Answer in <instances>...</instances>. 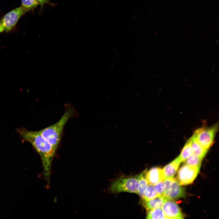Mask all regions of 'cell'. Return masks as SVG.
Wrapping results in <instances>:
<instances>
[{
    "label": "cell",
    "mask_w": 219,
    "mask_h": 219,
    "mask_svg": "<svg viewBox=\"0 0 219 219\" xmlns=\"http://www.w3.org/2000/svg\"><path fill=\"white\" fill-rule=\"evenodd\" d=\"M139 181V174L120 177L112 182L109 190L113 193L126 192L137 194Z\"/></svg>",
    "instance_id": "obj_3"
},
{
    "label": "cell",
    "mask_w": 219,
    "mask_h": 219,
    "mask_svg": "<svg viewBox=\"0 0 219 219\" xmlns=\"http://www.w3.org/2000/svg\"><path fill=\"white\" fill-rule=\"evenodd\" d=\"M147 211V219H166L162 207L152 209Z\"/></svg>",
    "instance_id": "obj_15"
},
{
    "label": "cell",
    "mask_w": 219,
    "mask_h": 219,
    "mask_svg": "<svg viewBox=\"0 0 219 219\" xmlns=\"http://www.w3.org/2000/svg\"><path fill=\"white\" fill-rule=\"evenodd\" d=\"M181 162L178 157L162 169L165 179L173 177Z\"/></svg>",
    "instance_id": "obj_11"
},
{
    "label": "cell",
    "mask_w": 219,
    "mask_h": 219,
    "mask_svg": "<svg viewBox=\"0 0 219 219\" xmlns=\"http://www.w3.org/2000/svg\"><path fill=\"white\" fill-rule=\"evenodd\" d=\"M164 197L172 200L180 198L185 196V190L177 180L173 177L165 179Z\"/></svg>",
    "instance_id": "obj_6"
},
{
    "label": "cell",
    "mask_w": 219,
    "mask_h": 219,
    "mask_svg": "<svg viewBox=\"0 0 219 219\" xmlns=\"http://www.w3.org/2000/svg\"><path fill=\"white\" fill-rule=\"evenodd\" d=\"M40 5L41 9L43 8L44 4H49L51 5V3L49 0H36Z\"/></svg>",
    "instance_id": "obj_20"
},
{
    "label": "cell",
    "mask_w": 219,
    "mask_h": 219,
    "mask_svg": "<svg viewBox=\"0 0 219 219\" xmlns=\"http://www.w3.org/2000/svg\"><path fill=\"white\" fill-rule=\"evenodd\" d=\"M23 139L30 143L41 159L44 177L49 184L52 162L57 149L44 138L38 131H32L22 128L17 129Z\"/></svg>",
    "instance_id": "obj_1"
},
{
    "label": "cell",
    "mask_w": 219,
    "mask_h": 219,
    "mask_svg": "<svg viewBox=\"0 0 219 219\" xmlns=\"http://www.w3.org/2000/svg\"><path fill=\"white\" fill-rule=\"evenodd\" d=\"M203 158L192 155L184 162L185 164L192 167L200 166L201 163Z\"/></svg>",
    "instance_id": "obj_18"
},
{
    "label": "cell",
    "mask_w": 219,
    "mask_h": 219,
    "mask_svg": "<svg viewBox=\"0 0 219 219\" xmlns=\"http://www.w3.org/2000/svg\"><path fill=\"white\" fill-rule=\"evenodd\" d=\"M193 155L191 146L190 138L186 143L180 155L177 157L181 162Z\"/></svg>",
    "instance_id": "obj_14"
},
{
    "label": "cell",
    "mask_w": 219,
    "mask_h": 219,
    "mask_svg": "<svg viewBox=\"0 0 219 219\" xmlns=\"http://www.w3.org/2000/svg\"><path fill=\"white\" fill-rule=\"evenodd\" d=\"M218 129L217 124L211 127H201L197 129L192 136L204 148L208 150L214 143Z\"/></svg>",
    "instance_id": "obj_4"
},
{
    "label": "cell",
    "mask_w": 219,
    "mask_h": 219,
    "mask_svg": "<svg viewBox=\"0 0 219 219\" xmlns=\"http://www.w3.org/2000/svg\"><path fill=\"white\" fill-rule=\"evenodd\" d=\"M147 171V169H145L139 174L137 194L141 198L143 197L145 190L149 184L146 177Z\"/></svg>",
    "instance_id": "obj_13"
},
{
    "label": "cell",
    "mask_w": 219,
    "mask_h": 219,
    "mask_svg": "<svg viewBox=\"0 0 219 219\" xmlns=\"http://www.w3.org/2000/svg\"><path fill=\"white\" fill-rule=\"evenodd\" d=\"M200 166L192 167L185 164L178 171L177 180L181 185L192 183L196 177Z\"/></svg>",
    "instance_id": "obj_7"
},
{
    "label": "cell",
    "mask_w": 219,
    "mask_h": 219,
    "mask_svg": "<svg viewBox=\"0 0 219 219\" xmlns=\"http://www.w3.org/2000/svg\"><path fill=\"white\" fill-rule=\"evenodd\" d=\"M158 195L156 192L153 185L148 184L144 193L142 200H148L155 198Z\"/></svg>",
    "instance_id": "obj_16"
},
{
    "label": "cell",
    "mask_w": 219,
    "mask_h": 219,
    "mask_svg": "<svg viewBox=\"0 0 219 219\" xmlns=\"http://www.w3.org/2000/svg\"><path fill=\"white\" fill-rule=\"evenodd\" d=\"M190 138L193 155L203 158L208 150L204 148L193 136Z\"/></svg>",
    "instance_id": "obj_12"
},
{
    "label": "cell",
    "mask_w": 219,
    "mask_h": 219,
    "mask_svg": "<svg viewBox=\"0 0 219 219\" xmlns=\"http://www.w3.org/2000/svg\"><path fill=\"white\" fill-rule=\"evenodd\" d=\"M27 12L20 6L5 14L0 19V33H8L12 30L19 19Z\"/></svg>",
    "instance_id": "obj_5"
},
{
    "label": "cell",
    "mask_w": 219,
    "mask_h": 219,
    "mask_svg": "<svg viewBox=\"0 0 219 219\" xmlns=\"http://www.w3.org/2000/svg\"><path fill=\"white\" fill-rule=\"evenodd\" d=\"M73 113L72 109L68 108L57 122L38 131L41 135L56 149L60 142L64 126Z\"/></svg>",
    "instance_id": "obj_2"
},
{
    "label": "cell",
    "mask_w": 219,
    "mask_h": 219,
    "mask_svg": "<svg viewBox=\"0 0 219 219\" xmlns=\"http://www.w3.org/2000/svg\"><path fill=\"white\" fill-rule=\"evenodd\" d=\"M165 199V197L164 196H158L148 200L141 199V202L143 206L148 211L154 208L162 207Z\"/></svg>",
    "instance_id": "obj_10"
},
{
    "label": "cell",
    "mask_w": 219,
    "mask_h": 219,
    "mask_svg": "<svg viewBox=\"0 0 219 219\" xmlns=\"http://www.w3.org/2000/svg\"><path fill=\"white\" fill-rule=\"evenodd\" d=\"M21 5L27 12L34 9L40 5L36 0H21Z\"/></svg>",
    "instance_id": "obj_17"
},
{
    "label": "cell",
    "mask_w": 219,
    "mask_h": 219,
    "mask_svg": "<svg viewBox=\"0 0 219 219\" xmlns=\"http://www.w3.org/2000/svg\"><path fill=\"white\" fill-rule=\"evenodd\" d=\"M164 181H160L154 185L155 190L158 196H164L165 187Z\"/></svg>",
    "instance_id": "obj_19"
},
{
    "label": "cell",
    "mask_w": 219,
    "mask_h": 219,
    "mask_svg": "<svg viewBox=\"0 0 219 219\" xmlns=\"http://www.w3.org/2000/svg\"><path fill=\"white\" fill-rule=\"evenodd\" d=\"M146 177L148 183L153 185L165 179L162 169L158 167H154L147 171Z\"/></svg>",
    "instance_id": "obj_9"
},
{
    "label": "cell",
    "mask_w": 219,
    "mask_h": 219,
    "mask_svg": "<svg viewBox=\"0 0 219 219\" xmlns=\"http://www.w3.org/2000/svg\"><path fill=\"white\" fill-rule=\"evenodd\" d=\"M166 219H182L183 218L181 210L173 200L165 197L162 207Z\"/></svg>",
    "instance_id": "obj_8"
}]
</instances>
